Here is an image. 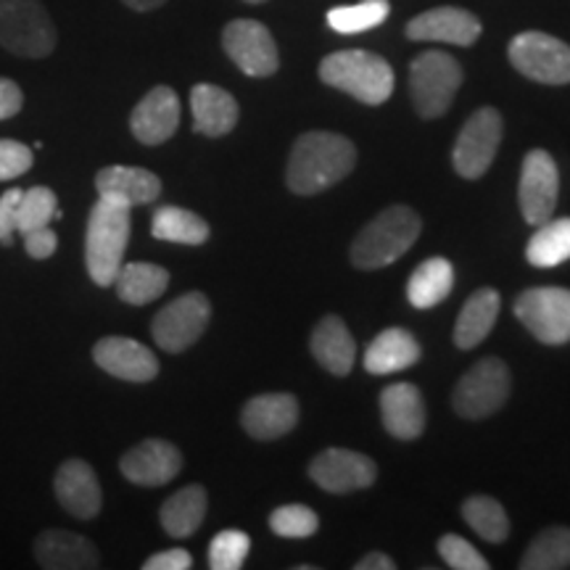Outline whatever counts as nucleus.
<instances>
[{"label": "nucleus", "mask_w": 570, "mask_h": 570, "mask_svg": "<svg viewBox=\"0 0 570 570\" xmlns=\"http://www.w3.org/2000/svg\"><path fill=\"white\" fill-rule=\"evenodd\" d=\"M462 518L465 523L479 533L481 539H487L489 544H502L510 537V518L504 512L502 504L491 497H470L462 504Z\"/></svg>", "instance_id": "nucleus-34"}, {"label": "nucleus", "mask_w": 570, "mask_h": 570, "mask_svg": "<svg viewBox=\"0 0 570 570\" xmlns=\"http://www.w3.org/2000/svg\"><path fill=\"white\" fill-rule=\"evenodd\" d=\"M539 230L531 235L529 246H525V259L533 267H558L570 259V217L547 219L537 225Z\"/></svg>", "instance_id": "nucleus-32"}, {"label": "nucleus", "mask_w": 570, "mask_h": 570, "mask_svg": "<svg viewBox=\"0 0 570 570\" xmlns=\"http://www.w3.org/2000/svg\"><path fill=\"white\" fill-rule=\"evenodd\" d=\"M98 196H111L130 206H146L161 196V180L140 167L114 164L96 175Z\"/></svg>", "instance_id": "nucleus-25"}, {"label": "nucleus", "mask_w": 570, "mask_h": 570, "mask_svg": "<svg viewBox=\"0 0 570 570\" xmlns=\"http://www.w3.org/2000/svg\"><path fill=\"white\" fill-rule=\"evenodd\" d=\"M130 212V204L111 196H98L96 206L90 209L88 233H85V265H88L90 281L101 288L114 283L125 262L132 230Z\"/></svg>", "instance_id": "nucleus-2"}, {"label": "nucleus", "mask_w": 570, "mask_h": 570, "mask_svg": "<svg viewBox=\"0 0 570 570\" xmlns=\"http://www.w3.org/2000/svg\"><path fill=\"white\" fill-rule=\"evenodd\" d=\"M212 320V304L202 291H190L167 304L159 315L154 317L151 333L156 346L169 354H180L190 348L204 336L206 325Z\"/></svg>", "instance_id": "nucleus-11"}, {"label": "nucleus", "mask_w": 570, "mask_h": 570, "mask_svg": "<svg viewBox=\"0 0 570 570\" xmlns=\"http://www.w3.org/2000/svg\"><path fill=\"white\" fill-rule=\"evenodd\" d=\"M381 417L394 439L415 441L425 431V402L412 383H391L381 394Z\"/></svg>", "instance_id": "nucleus-22"}, {"label": "nucleus", "mask_w": 570, "mask_h": 570, "mask_svg": "<svg viewBox=\"0 0 570 570\" xmlns=\"http://www.w3.org/2000/svg\"><path fill=\"white\" fill-rule=\"evenodd\" d=\"M320 80L367 106L386 104L394 92V69L370 51H338L320 63Z\"/></svg>", "instance_id": "nucleus-4"}, {"label": "nucleus", "mask_w": 570, "mask_h": 570, "mask_svg": "<svg viewBox=\"0 0 570 570\" xmlns=\"http://www.w3.org/2000/svg\"><path fill=\"white\" fill-rule=\"evenodd\" d=\"M356 164L354 142L336 132H304L291 148L285 183L298 196H315L344 180Z\"/></svg>", "instance_id": "nucleus-1"}, {"label": "nucleus", "mask_w": 570, "mask_h": 570, "mask_svg": "<svg viewBox=\"0 0 570 570\" xmlns=\"http://www.w3.org/2000/svg\"><path fill=\"white\" fill-rule=\"evenodd\" d=\"M24 190L21 188H9L3 196H0V244L11 246L13 233H17V204Z\"/></svg>", "instance_id": "nucleus-41"}, {"label": "nucleus", "mask_w": 570, "mask_h": 570, "mask_svg": "<svg viewBox=\"0 0 570 570\" xmlns=\"http://www.w3.org/2000/svg\"><path fill=\"white\" fill-rule=\"evenodd\" d=\"M119 468H122V475L130 483L156 489L169 483L177 473H180L183 454L180 449L169 444V441L146 439L125 454Z\"/></svg>", "instance_id": "nucleus-16"}, {"label": "nucleus", "mask_w": 570, "mask_h": 570, "mask_svg": "<svg viewBox=\"0 0 570 570\" xmlns=\"http://www.w3.org/2000/svg\"><path fill=\"white\" fill-rule=\"evenodd\" d=\"M206 508H209V497H206L204 487H185L175 491L167 502L161 504V525L169 537L175 539H188L202 529Z\"/></svg>", "instance_id": "nucleus-27"}, {"label": "nucleus", "mask_w": 570, "mask_h": 570, "mask_svg": "<svg viewBox=\"0 0 570 570\" xmlns=\"http://www.w3.org/2000/svg\"><path fill=\"white\" fill-rule=\"evenodd\" d=\"M499 306H502V298L491 288L475 291L468 298L458 317V325H454V344H458V348H473L489 336L499 317Z\"/></svg>", "instance_id": "nucleus-29"}, {"label": "nucleus", "mask_w": 570, "mask_h": 570, "mask_svg": "<svg viewBox=\"0 0 570 570\" xmlns=\"http://www.w3.org/2000/svg\"><path fill=\"white\" fill-rule=\"evenodd\" d=\"M56 246H59V238H56L51 225L24 233V248L32 259H51L56 254Z\"/></svg>", "instance_id": "nucleus-42"}, {"label": "nucleus", "mask_w": 570, "mask_h": 570, "mask_svg": "<svg viewBox=\"0 0 570 570\" xmlns=\"http://www.w3.org/2000/svg\"><path fill=\"white\" fill-rule=\"evenodd\" d=\"M194 568V558L185 550H164L156 552L142 562V570H188Z\"/></svg>", "instance_id": "nucleus-43"}, {"label": "nucleus", "mask_w": 570, "mask_h": 570, "mask_svg": "<svg viewBox=\"0 0 570 570\" xmlns=\"http://www.w3.org/2000/svg\"><path fill=\"white\" fill-rule=\"evenodd\" d=\"M154 238L167 244L202 246L209 240V225L196 212L180 209V206H159L151 219Z\"/></svg>", "instance_id": "nucleus-31"}, {"label": "nucleus", "mask_w": 570, "mask_h": 570, "mask_svg": "<svg viewBox=\"0 0 570 570\" xmlns=\"http://www.w3.org/2000/svg\"><path fill=\"white\" fill-rule=\"evenodd\" d=\"M309 475L327 494H352L373 487L377 468L367 454L352 449H325L309 462Z\"/></svg>", "instance_id": "nucleus-14"}, {"label": "nucleus", "mask_w": 570, "mask_h": 570, "mask_svg": "<svg viewBox=\"0 0 570 570\" xmlns=\"http://www.w3.org/2000/svg\"><path fill=\"white\" fill-rule=\"evenodd\" d=\"M269 529L281 539H306L315 537L320 520L306 504H283L269 515Z\"/></svg>", "instance_id": "nucleus-37"}, {"label": "nucleus", "mask_w": 570, "mask_h": 570, "mask_svg": "<svg viewBox=\"0 0 570 570\" xmlns=\"http://www.w3.org/2000/svg\"><path fill=\"white\" fill-rule=\"evenodd\" d=\"M515 317L529 333L547 346H562L570 341V291L560 285L523 291L515 302Z\"/></svg>", "instance_id": "nucleus-9"}, {"label": "nucleus", "mask_w": 570, "mask_h": 570, "mask_svg": "<svg viewBox=\"0 0 570 570\" xmlns=\"http://www.w3.org/2000/svg\"><path fill=\"white\" fill-rule=\"evenodd\" d=\"M59 204H56V194L46 185H35L21 194L17 204V233H30L38 227L51 225L53 219H59Z\"/></svg>", "instance_id": "nucleus-36"}, {"label": "nucleus", "mask_w": 570, "mask_h": 570, "mask_svg": "<svg viewBox=\"0 0 570 570\" xmlns=\"http://www.w3.org/2000/svg\"><path fill=\"white\" fill-rule=\"evenodd\" d=\"M56 27L40 0H0V46L21 59L53 53Z\"/></svg>", "instance_id": "nucleus-5"}, {"label": "nucleus", "mask_w": 570, "mask_h": 570, "mask_svg": "<svg viewBox=\"0 0 570 570\" xmlns=\"http://www.w3.org/2000/svg\"><path fill=\"white\" fill-rule=\"evenodd\" d=\"M180 125V98L173 88L159 85L140 98L130 114V130L142 146H161Z\"/></svg>", "instance_id": "nucleus-15"}, {"label": "nucleus", "mask_w": 570, "mask_h": 570, "mask_svg": "<svg viewBox=\"0 0 570 570\" xmlns=\"http://www.w3.org/2000/svg\"><path fill=\"white\" fill-rule=\"evenodd\" d=\"M92 360L109 375L130 383H148L159 375V360H156L151 348L125 336L98 341L96 348H92Z\"/></svg>", "instance_id": "nucleus-18"}, {"label": "nucleus", "mask_w": 570, "mask_h": 570, "mask_svg": "<svg viewBox=\"0 0 570 570\" xmlns=\"http://www.w3.org/2000/svg\"><path fill=\"white\" fill-rule=\"evenodd\" d=\"M190 109H194V130L206 138H225L238 125V101L217 85H196L190 90Z\"/></svg>", "instance_id": "nucleus-23"}, {"label": "nucleus", "mask_w": 570, "mask_h": 570, "mask_svg": "<svg viewBox=\"0 0 570 570\" xmlns=\"http://www.w3.org/2000/svg\"><path fill=\"white\" fill-rule=\"evenodd\" d=\"M225 53L248 77H269L281 67L273 32L262 21L235 19L223 32Z\"/></svg>", "instance_id": "nucleus-13"}, {"label": "nucleus", "mask_w": 570, "mask_h": 570, "mask_svg": "<svg viewBox=\"0 0 570 570\" xmlns=\"http://www.w3.org/2000/svg\"><path fill=\"white\" fill-rule=\"evenodd\" d=\"M560 196V173L558 164L544 148H533L525 154L523 169H520L518 202L523 219L529 225H541L552 219L554 206Z\"/></svg>", "instance_id": "nucleus-12"}, {"label": "nucleus", "mask_w": 570, "mask_h": 570, "mask_svg": "<svg viewBox=\"0 0 570 570\" xmlns=\"http://www.w3.org/2000/svg\"><path fill=\"white\" fill-rule=\"evenodd\" d=\"M420 360V344L404 327H386L365 352V370L373 375H391L407 370Z\"/></svg>", "instance_id": "nucleus-26"}, {"label": "nucleus", "mask_w": 570, "mask_h": 570, "mask_svg": "<svg viewBox=\"0 0 570 570\" xmlns=\"http://www.w3.org/2000/svg\"><path fill=\"white\" fill-rule=\"evenodd\" d=\"M481 21L475 13L454 6H441L420 13L407 24V38L417 42H449V46L470 48L481 38Z\"/></svg>", "instance_id": "nucleus-17"}, {"label": "nucleus", "mask_w": 570, "mask_h": 570, "mask_svg": "<svg viewBox=\"0 0 570 570\" xmlns=\"http://www.w3.org/2000/svg\"><path fill=\"white\" fill-rule=\"evenodd\" d=\"M502 114L491 106H483L462 125L458 135V142L452 148V164L458 169L460 177L465 180H479L487 175V169L494 161L499 151V142H502Z\"/></svg>", "instance_id": "nucleus-10"}, {"label": "nucleus", "mask_w": 570, "mask_h": 570, "mask_svg": "<svg viewBox=\"0 0 570 570\" xmlns=\"http://www.w3.org/2000/svg\"><path fill=\"white\" fill-rule=\"evenodd\" d=\"M252 552V539L244 531H223L209 544L212 570H240Z\"/></svg>", "instance_id": "nucleus-38"}, {"label": "nucleus", "mask_w": 570, "mask_h": 570, "mask_svg": "<svg viewBox=\"0 0 570 570\" xmlns=\"http://www.w3.org/2000/svg\"><path fill=\"white\" fill-rule=\"evenodd\" d=\"M61 508L80 520H92L104 508V491L96 470L85 460H67L53 481Z\"/></svg>", "instance_id": "nucleus-19"}, {"label": "nucleus", "mask_w": 570, "mask_h": 570, "mask_svg": "<svg viewBox=\"0 0 570 570\" xmlns=\"http://www.w3.org/2000/svg\"><path fill=\"white\" fill-rule=\"evenodd\" d=\"M454 285V267L444 256H433L417 265L407 283V298L415 309H431L439 306L444 298L452 294Z\"/></svg>", "instance_id": "nucleus-30"}, {"label": "nucleus", "mask_w": 570, "mask_h": 570, "mask_svg": "<svg viewBox=\"0 0 570 570\" xmlns=\"http://www.w3.org/2000/svg\"><path fill=\"white\" fill-rule=\"evenodd\" d=\"M35 560L48 570H92L101 566V554L80 533L51 529L35 539Z\"/></svg>", "instance_id": "nucleus-21"}, {"label": "nucleus", "mask_w": 570, "mask_h": 570, "mask_svg": "<svg viewBox=\"0 0 570 570\" xmlns=\"http://www.w3.org/2000/svg\"><path fill=\"white\" fill-rule=\"evenodd\" d=\"M111 285L125 304L142 306L156 302L167 291L169 273L151 262H122Z\"/></svg>", "instance_id": "nucleus-28"}, {"label": "nucleus", "mask_w": 570, "mask_h": 570, "mask_svg": "<svg viewBox=\"0 0 570 570\" xmlns=\"http://www.w3.org/2000/svg\"><path fill=\"white\" fill-rule=\"evenodd\" d=\"M510 63L520 75L541 85L570 82V46L547 32H520L508 48Z\"/></svg>", "instance_id": "nucleus-8"}, {"label": "nucleus", "mask_w": 570, "mask_h": 570, "mask_svg": "<svg viewBox=\"0 0 570 570\" xmlns=\"http://www.w3.org/2000/svg\"><path fill=\"white\" fill-rule=\"evenodd\" d=\"M32 167V151L19 140H0V183L21 177Z\"/></svg>", "instance_id": "nucleus-40"}, {"label": "nucleus", "mask_w": 570, "mask_h": 570, "mask_svg": "<svg viewBox=\"0 0 570 570\" xmlns=\"http://www.w3.org/2000/svg\"><path fill=\"white\" fill-rule=\"evenodd\" d=\"M240 423L256 441H275L291 433L298 423V402L291 394H262L248 399Z\"/></svg>", "instance_id": "nucleus-20"}, {"label": "nucleus", "mask_w": 570, "mask_h": 570, "mask_svg": "<svg viewBox=\"0 0 570 570\" xmlns=\"http://www.w3.org/2000/svg\"><path fill=\"white\" fill-rule=\"evenodd\" d=\"M439 554L454 570H489V560L458 533H446L439 539Z\"/></svg>", "instance_id": "nucleus-39"}, {"label": "nucleus", "mask_w": 570, "mask_h": 570, "mask_svg": "<svg viewBox=\"0 0 570 570\" xmlns=\"http://www.w3.org/2000/svg\"><path fill=\"white\" fill-rule=\"evenodd\" d=\"M389 13V0H362L356 6H338V9L327 11V27L341 35H360L383 24Z\"/></svg>", "instance_id": "nucleus-35"}, {"label": "nucleus", "mask_w": 570, "mask_h": 570, "mask_svg": "<svg viewBox=\"0 0 570 570\" xmlns=\"http://www.w3.org/2000/svg\"><path fill=\"white\" fill-rule=\"evenodd\" d=\"M24 106V92L9 77H0V119L17 117Z\"/></svg>", "instance_id": "nucleus-44"}, {"label": "nucleus", "mask_w": 570, "mask_h": 570, "mask_svg": "<svg viewBox=\"0 0 570 570\" xmlns=\"http://www.w3.org/2000/svg\"><path fill=\"white\" fill-rule=\"evenodd\" d=\"M312 354L333 375H348L356 360V344L348 327L338 315H327L320 320L312 331Z\"/></svg>", "instance_id": "nucleus-24"}, {"label": "nucleus", "mask_w": 570, "mask_h": 570, "mask_svg": "<svg viewBox=\"0 0 570 570\" xmlns=\"http://www.w3.org/2000/svg\"><path fill=\"white\" fill-rule=\"evenodd\" d=\"M423 223L410 206H389L367 227H362L352 244V265L356 269H381L394 265L417 240Z\"/></svg>", "instance_id": "nucleus-3"}, {"label": "nucleus", "mask_w": 570, "mask_h": 570, "mask_svg": "<svg viewBox=\"0 0 570 570\" xmlns=\"http://www.w3.org/2000/svg\"><path fill=\"white\" fill-rule=\"evenodd\" d=\"M354 568L356 570H394L396 562L391 560L389 554H383V552H370L360 562H356Z\"/></svg>", "instance_id": "nucleus-45"}, {"label": "nucleus", "mask_w": 570, "mask_h": 570, "mask_svg": "<svg viewBox=\"0 0 570 570\" xmlns=\"http://www.w3.org/2000/svg\"><path fill=\"white\" fill-rule=\"evenodd\" d=\"M122 3L132 11H154V9H159V6L167 3V0H122Z\"/></svg>", "instance_id": "nucleus-46"}, {"label": "nucleus", "mask_w": 570, "mask_h": 570, "mask_svg": "<svg viewBox=\"0 0 570 570\" xmlns=\"http://www.w3.org/2000/svg\"><path fill=\"white\" fill-rule=\"evenodd\" d=\"M462 85V67L444 51L420 53L410 67L412 104L423 119H436L452 106Z\"/></svg>", "instance_id": "nucleus-6"}, {"label": "nucleus", "mask_w": 570, "mask_h": 570, "mask_svg": "<svg viewBox=\"0 0 570 570\" xmlns=\"http://www.w3.org/2000/svg\"><path fill=\"white\" fill-rule=\"evenodd\" d=\"M570 568V529L552 525L541 531L520 558V570H562Z\"/></svg>", "instance_id": "nucleus-33"}, {"label": "nucleus", "mask_w": 570, "mask_h": 570, "mask_svg": "<svg viewBox=\"0 0 570 570\" xmlns=\"http://www.w3.org/2000/svg\"><path fill=\"white\" fill-rule=\"evenodd\" d=\"M510 396V370L497 356L475 362L454 386V412L465 420H483L504 407Z\"/></svg>", "instance_id": "nucleus-7"}, {"label": "nucleus", "mask_w": 570, "mask_h": 570, "mask_svg": "<svg viewBox=\"0 0 570 570\" xmlns=\"http://www.w3.org/2000/svg\"><path fill=\"white\" fill-rule=\"evenodd\" d=\"M246 3H265V0H246Z\"/></svg>", "instance_id": "nucleus-47"}]
</instances>
